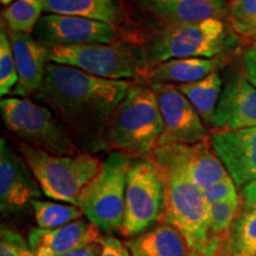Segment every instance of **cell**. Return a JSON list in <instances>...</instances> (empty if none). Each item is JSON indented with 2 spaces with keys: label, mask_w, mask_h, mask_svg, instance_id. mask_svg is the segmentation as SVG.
I'll list each match as a JSON object with an SVG mask.
<instances>
[{
  "label": "cell",
  "mask_w": 256,
  "mask_h": 256,
  "mask_svg": "<svg viewBox=\"0 0 256 256\" xmlns=\"http://www.w3.org/2000/svg\"><path fill=\"white\" fill-rule=\"evenodd\" d=\"M130 83L89 75L72 66L49 62L34 100L52 110L75 142L88 153L107 147L104 130Z\"/></svg>",
  "instance_id": "cell-1"
},
{
  "label": "cell",
  "mask_w": 256,
  "mask_h": 256,
  "mask_svg": "<svg viewBox=\"0 0 256 256\" xmlns=\"http://www.w3.org/2000/svg\"><path fill=\"white\" fill-rule=\"evenodd\" d=\"M164 130L160 108L151 87L130 86L104 130L107 147L130 156L148 158Z\"/></svg>",
  "instance_id": "cell-2"
},
{
  "label": "cell",
  "mask_w": 256,
  "mask_h": 256,
  "mask_svg": "<svg viewBox=\"0 0 256 256\" xmlns=\"http://www.w3.org/2000/svg\"><path fill=\"white\" fill-rule=\"evenodd\" d=\"M18 151L34 178L51 200L78 206L86 188L100 172L102 162L88 152L75 156H55L17 140Z\"/></svg>",
  "instance_id": "cell-3"
},
{
  "label": "cell",
  "mask_w": 256,
  "mask_h": 256,
  "mask_svg": "<svg viewBox=\"0 0 256 256\" xmlns=\"http://www.w3.org/2000/svg\"><path fill=\"white\" fill-rule=\"evenodd\" d=\"M235 37L222 19L165 26L142 46L145 72L156 64L178 58H214L234 46Z\"/></svg>",
  "instance_id": "cell-4"
},
{
  "label": "cell",
  "mask_w": 256,
  "mask_h": 256,
  "mask_svg": "<svg viewBox=\"0 0 256 256\" xmlns=\"http://www.w3.org/2000/svg\"><path fill=\"white\" fill-rule=\"evenodd\" d=\"M0 110L5 126L18 140L55 156L81 152L62 121L46 106L24 98H6Z\"/></svg>",
  "instance_id": "cell-5"
},
{
  "label": "cell",
  "mask_w": 256,
  "mask_h": 256,
  "mask_svg": "<svg viewBox=\"0 0 256 256\" xmlns=\"http://www.w3.org/2000/svg\"><path fill=\"white\" fill-rule=\"evenodd\" d=\"M166 210V182L162 170L150 158L133 159L127 174L124 222V238L162 223Z\"/></svg>",
  "instance_id": "cell-6"
},
{
  "label": "cell",
  "mask_w": 256,
  "mask_h": 256,
  "mask_svg": "<svg viewBox=\"0 0 256 256\" xmlns=\"http://www.w3.org/2000/svg\"><path fill=\"white\" fill-rule=\"evenodd\" d=\"M132 160L126 153L110 152L102 162L100 172L80 197L78 206L83 215L104 232H121L127 174Z\"/></svg>",
  "instance_id": "cell-7"
},
{
  "label": "cell",
  "mask_w": 256,
  "mask_h": 256,
  "mask_svg": "<svg viewBox=\"0 0 256 256\" xmlns=\"http://www.w3.org/2000/svg\"><path fill=\"white\" fill-rule=\"evenodd\" d=\"M48 58L106 80L124 81L145 72L142 48L121 42L48 48Z\"/></svg>",
  "instance_id": "cell-8"
},
{
  "label": "cell",
  "mask_w": 256,
  "mask_h": 256,
  "mask_svg": "<svg viewBox=\"0 0 256 256\" xmlns=\"http://www.w3.org/2000/svg\"><path fill=\"white\" fill-rule=\"evenodd\" d=\"M164 121L159 146L196 144L211 139L206 124L188 98L174 84L151 83Z\"/></svg>",
  "instance_id": "cell-9"
},
{
  "label": "cell",
  "mask_w": 256,
  "mask_h": 256,
  "mask_svg": "<svg viewBox=\"0 0 256 256\" xmlns=\"http://www.w3.org/2000/svg\"><path fill=\"white\" fill-rule=\"evenodd\" d=\"M34 37L46 48L108 44L118 40L114 25L72 16L46 14L40 18Z\"/></svg>",
  "instance_id": "cell-10"
},
{
  "label": "cell",
  "mask_w": 256,
  "mask_h": 256,
  "mask_svg": "<svg viewBox=\"0 0 256 256\" xmlns=\"http://www.w3.org/2000/svg\"><path fill=\"white\" fill-rule=\"evenodd\" d=\"M43 194L28 162L5 139L0 140V210L2 215L31 206Z\"/></svg>",
  "instance_id": "cell-11"
},
{
  "label": "cell",
  "mask_w": 256,
  "mask_h": 256,
  "mask_svg": "<svg viewBox=\"0 0 256 256\" xmlns=\"http://www.w3.org/2000/svg\"><path fill=\"white\" fill-rule=\"evenodd\" d=\"M148 158L154 162H166L185 170L203 191L211 184L229 177L214 151L211 139L196 144L158 146Z\"/></svg>",
  "instance_id": "cell-12"
},
{
  "label": "cell",
  "mask_w": 256,
  "mask_h": 256,
  "mask_svg": "<svg viewBox=\"0 0 256 256\" xmlns=\"http://www.w3.org/2000/svg\"><path fill=\"white\" fill-rule=\"evenodd\" d=\"M211 145L236 186L256 180V127L214 130Z\"/></svg>",
  "instance_id": "cell-13"
},
{
  "label": "cell",
  "mask_w": 256,
  "mask_h": 256,
  "mask_svg": "<svg viewBox=\"0 0 256 256\" xmlns=\"http://www.w3.org/2000/svg\"><path fill=\"white\" fill-rule=\"evenodd\" d=\"M214 130H235L256 127V87L242 74H232L222 89Z\"/></svg>",
  "instance_id": "cell-14"
},
{
  "label": "cell",
  "mask_w": 256,
  "mask_h": 256,
  "mask_svg": "<svg viewBox=\"0 0 256 256\" xmlns=\"http://www.w3.org/2000/svg\"><path fill=\"white\" fill-rule=\"evenodd\" d=\"M142 11L165 26L222 19L229 14L228 0H134Z\"/></svg>",
  "instance_id": "cell-15"
},
{
  "label": "cell",
  "mask_w": 256,
  "mask_h": 256,
  "mask_svg": "<svg viewBox=\"0 0 256 256\" xmlns=\"http://www.w3.org/2000/svg\"><path fill=\"white\" fill-rule=\"evenodd\" d=\"M101 238L98 226L81 218L55 229L32 228L28 243L34 256H60L100 241Z\"/></svg>",
  "instance_id": "cell-16"
},
{
  "label": "cell",
  "mask_w": 256,
  "mask_h": 256,
  "mask_svg": "<svg viewBox=\"0 0 256 256\" xmlns=\"http://www.w3.org/2000/svg\"><path fill=\"white\" fill-rule=\"evenodd\" d=\"M14 56L18 72L14 92L19 96H34L44 82L46 72L48 48L26 34L10 32Z\"/></svg>",
  "instance_id": "cell-17"
},
{
  "label": "cell",
  "mask_w": 256,
  "mask_h": 256,
  "mask_svg": "<svg viewBox=\"0 0 256 256\" xmlns=\"http://www.w3.org/2000/svg\"><path fill=\"white\" fill-rule=\"evenodd\" d=\"M124 244L133 256H191L185 236L176 226L165 222L126 238Z\"/></svg>",
  "instance_id": "cell-18"
},
{
  "label": "cell",
  "mask_w": 256,
  "mask_h": 256,
  "mask_svg": "<svg viewBox=\"0 0 256 256\" xmlns=\"http://www.w3.org/2000/svg\"><path fill=\"white\" fill-rule=\"evenodd\" d=\"M220 60L215 58H178L156 64L145 75L151 83L186 84L206 78L217 72Z\"/></svg>",
  "instance_id": "cell-19"
},
{
  "label": "cell",
  "mask_w": 256,
  "mask_h": 256,
  "mask_svg": "<svg viewBox=\"0 0 256 256\" xmlns=\"http://www.w3.org/2000/svg\"><path fill=\"white\" fill-rule=\"evenodd\" d=\"M43 10L49 14L94 19L114 26L122 18L115 0H43Z\"/></svg>",
  "instance_id": "cell-20"
},
{
  "label": "cell",
  "mask_w": 256,
  "mask_h": 256,
  "mask_svg": "<svg viewBox=\"0 0 256 256\" xmlns=\"http://www.w3.org/2000/svg\"><path fill=\"white\" fill-rule=\"evenodd\" d=\"M222 84L223 81L218 72H214L200 81L178 84L176 87L186 96L192 106L196 108L203 122L211 126L217 104L222 94Z\"/></svg>",
  "instance_id": "cell-21"
},
{
  "label": "cell",
  "mask_w": 256,
  "mask_h": 256,
  "mask_svg": "<svg viewBox=\"0 0 256 256\" xmlns=\"http://www.w3.org/2000/svg\"><path fill=\"white\" fill-rule=\"evenodd\" d=\"M222 256H256V208L244 206L224 243Z\"/></svg>",
  "instance_id": "cell-22"
},
{
  "label": "cell",
  "mask_w": 256,
  "mask_h": 256,
  "mask_svg": "<svg viewBox=\"0 0 256 256\" xmlns=\"http://www.w3.org/2000/svg\"><path fill=\"white\" fill-rule=\"evenodd\" d=\"M38 228L55 229L81 220L83 211L80 206L68 203L34 200L31 204Z\"/></svg>",
  "instance_id": "cell-23"
},
{
  "label": "cell",
  "mask_w": 256,
  "mask_h": 256,
  "mask_svg": "<svg viewBox=\"0 0 256 256\" xmlns=\"http://www.w3.org/2000/svg\"><path fill=\"white\" fill-rule=\"evenodd\" d=\"M43 0H14L2 12L8 31L14 34H34L42 18Z\"/></svg>",
  "instance_id": "cell-24"
},
{
  "label": "cell",
  "mask_w": 256,
  "mask_h": 256,
  "mask_svg": "<svg viewBox=\"0 0 256 256\" xmlns=\"http://www.w3.org/2000/svg\"><path fill=\"white\" fill-rule=\"evenodd\" d=\"M242 209L238 196L226 200L209 204V224L211 235L220 242H226L235 220Z\"/></svg>",
  "instance_id": "cell-25"
},
{
  "label": "cell",
  "mask_w": 256,
  "mask_h": 256,
  "mask_svg": "<svg viewBox=\"0 0 256 256\" xmlns=\"http://www.w3.org/2000/svg\"><path fill=\"white\" fill-rule=\"evenodd\" d=\"M228 17L238 36L256 40V0H232Z\"/></svg>",
  "instance_id": "cell-26"
},
{
  "label": "cell",
  "mask_w": 256,
  "mask_h": 256,
  "mask_svg": "<svg viewBox=\"0 0 256 256\" xmlns=\"http://www.w3.org/2000/svg\"><path fill=\"white\" fill-rule=\"evenodd\" d=\"M18 72L8 32L2 28L0 32V95L5 96L16 88Z\"/></svg>",
  "instance_id": "cell-27"
},
{
  "label": "cell",
  "mask_w": 256,
  "mask_h": 256,
  "mask_svg": "<svg viewBox=\"0 0 256 256\" xmlns=\"http://www.w3.org/2000/svg\"><path fill=\"white\" fill-rule=\"evenodd\" d=\"M0 236V256H34L20 234L2 226Z\"/></svg>",
  "instance_id": "cell-28"
},
{
  "label": "cell",
  "mask_w": 256,
  "mask_h": 256,
  "mask_svg": "<svg viewBox=\"0 0 256 256\" xmlns=\"http://www.w3.org/2000/svg\"><path fill=\"white\" fill-rule=\"evenodd\" d=\"M203 192L209 204L215 203V202L226 200H230V198L238 196L235 182L232 180V178L230 176L224 179H220V180L216 182V183L211 184Z\"/></svg>",
  "instance_id": "cell-29"
},
{
  "label": "cell",
  "mask_w": 256,
  "mask_h": 256,
  "mask_svg": "<svg viewBox=\"0 0 256 256\" xmlns=\"http://www.w3.org/2000/svg\"><path fill=\"white\" fill-rule=\"evenodd\" d=\"M102 250L100 256H133L124 242L114 236L106 235L101 238Z\"/></svg>",
  "instance_id": "cell-30"
},
{
  "label": "cell",
  "mask_w": 256,
  "mask_h": 256,
  "mask_svg": "<svg viewBox=\"0 0 256 256\" xmlns=\"http://www.w3.org/2000/svg\"><path fill=\"white\" fill-rule=\"evenodd\" d=\"M243 68L249 82L256 87V46H252L243 55Z\"/></svg>",
  "instance_id": "cell-31"
},
{
  "label": "cell",
  "mask_w": 256,
  "mask_h": 256,
  "mask_svg": "<svg viewBox=\"0 0 256 256\" xmlns=\"http://www.w3.org/2000/svg\"><path fill=\"white\" fill-rule=\"evenodd\" d=\"M101 250H102V244L100 240V241H96L94 243H92V244L86 246V247L78 248L76 249V250L69 252H66V254H63L60 256H100Z\"/></svg>",
  "instance_id": "cell-32"
},
{
  "label": "cell",
  "mask_w": 256,
  "mask_h": 256,
  "mask_svg": "<svg viewBox=\"0 0 256 256\" xmlns=\"http://www.w3.org/2000/svg\"><path fill=\"white\" fill-rule=\"evenodd\" d=\"M242 196L244 198V206L256 208V180L243 186Z\"/></svg>",
  "instance_id": "cell-33"
},
{
  "label": "cell",
  "mask_w": 256,
  "mask_h": 256,
  "mask_svg": "<svg viewBox=\"0 0 256 256\" xmlns=\"http://www.w3.org/2000/svg\"><path fill=\"white\" fill-rule=\"evenodd\" d=\"M0 2H2V4L4 6H8L12 4V2H14V0H0Z\"/></svg>",
  "instance_id": "cell-34"
}]
</instances>
